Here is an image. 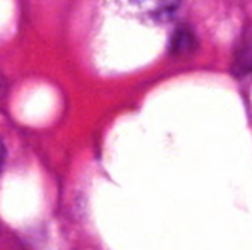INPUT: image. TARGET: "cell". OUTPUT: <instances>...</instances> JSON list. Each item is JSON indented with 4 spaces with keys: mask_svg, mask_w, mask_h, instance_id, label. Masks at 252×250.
I'll use <instances>...</instances> for the list:
<instances>
[{
    "mask_svg": "<svg viewBox=\"0 0 252 250\" xmlns=\"http://www.w3.org/2000/svg\"><path fill=\"white\" fill-rule=\"evenodd\" d=\"M132 3L146 16L165 19L175 12L177 7L180 5V0H132Z\"/></svg>",
    "mask_w": 252,
    "mask_h": 250,
    "instance_id": "1",
    "label": "cell"
},
{
    "mask_svg": "<svg viewBox=\"0 0 252 250\" xmlns=\"http://www.w3.org/2000/svg\"><path fill=\"white\" fill-rule=\"evenodd\" d=\"M242 62L246 63V65H249L251 69H252V41L249 43V47L244 50V54H242Z\"/></svg>",
    "mask_w": 252,
    "mask_h": 250,
    "instance_id": "2",
    "label": "cell"
},
{
    "mask_svg": "<svg viewBox=\"0 0 252 250\" xmlns=\"http://www.w3.org/2000/svg\"><path fill=\"white\" fill-rule=\"evenodd\" d=\"M3 163H5V146H3V142L0 140V171H2V168H3Z\"/></svg>",
    "mask_w": 252,
    "mask_h": 250,
    "instance_id": "3",
    "label": "cell"
},
{
    "mask_svg": "<svg viewBox=\"0 0 252 250\" xmlns=\"http://www.w3.org/2000/svg\"><path fill=\"white\" fill-rule=\"evenodd\" d=\"M2 89H3V77H2V74H0V94H2Z\"/></svg>",
    "mask_w": 252,
    "mask_h": 250,
    "instance_id": "4",
    "label": "cell"
}]
</instances>
